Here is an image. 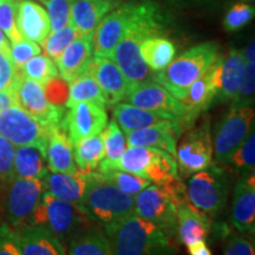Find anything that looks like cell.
Here are the masks:
<instances>
[{
    "instance_id": "cell-41",
    "label": "cell",
    "mask_w": 255,
    "mask_h": 255,
    "mask_svg": "<svg viewBox=\"0 0 255 255\" xmlns=\"http://www.w3.org/2000/svg\"><path fill=\"white\" fill-rule=\"evenodd\" d=\"M18 2L19 0H0V28L11 44L24 39L17 27Z\"/></svg>"
},
{
    "instance_id": "cell-50",
    "label": "cell",
    "mask_w": 255,
    "mask_h": 255,
    "mask_svg": "<svg viewBox=\"0 0 255 255\" xmlns=\"http://www.w3.org/2000/svg\"><path fill=\"white\" fill-rule=\"evenodd\" d=\"M225 255H255L254 245L244 237H234L229 238L225 248Z\"/></svg>"
},
{
    "instance_id": "cell-11",
    "label": "cell",
    "mask_w": 255,
    "mask_h": 255,
    "mask_svg": "<svg viewBox=\"0 0 255 255\" xmlns=\"http://www.w3.org/2000/svg\"><path fill=\"white\" fill-rule=\"evenodd\" d=\"M175 157L181 173L186 176L205 170L213 164V139L208 119L181 138Z\"/></svg>"
},
{
    "instance_id": "cell-37",
    "label": "cell",
    "mask_w": 255,
    "mask_h": 255,
    "mask_svg": "<svg viewBox=\"0 0 255 255\" xmlns=\"http://www.w3.org/2000/svg\"><path fill=\"white\" fill-rule=\"evenodd\" d=\"M156 148L148 146H128L115 169L144 178V173Z\"/></svg>"
},
{
    "instance_id": "cell-25",
    "label": "cell",
    "mask_w": 255,
    "mask_h": 255,
    "mask_svg": "<svg viewBox=\"0 0 255 255\" xmlns=\"http://www.w3.org/2000/svg\"><path fill=\"white\" fill-rule=\"evenodd\" d=\"M44 181L47 193L57 199L78 206L87 189L88 175L84 170H77L73 174L49 173Z\"/></svg>"
},
{
    "instance_id": "cell-30",
    "label": "cell",
    "mask_w": 255,
    "mask_h": 255,
    "mask_svg": "<svg viewBox=\"0 0 255 255\" xmlns=\"http://www.w3.org/2000/svg\"><path fill=\"white\" fill-rule=\"evenodd\" d=\"M66 255H113L107 234L98 228L83 229L65 248Z\"/></svg>"
},
{
    "instance_id": "cell-23",
    "label": "cell",
    "mask_w": 255,
    "mask_h": 255,
    "mask_svg": "<svg viewBox=\"0 0 255 255\" xmlns=\"http://www.w3.org/2000/svg\"><path fill=\"white\" fill-rule=\"evenodd\" d=\"M15 232L23 255H66L62 242L44 226L26 225Z\"/></svg>"
},
{
    "instance_id": "cell-26",
    "label": "cell",
    "mask_w": 255,
    "mask_h": 255,
    "mask_svg": "<svg viewBox=\"0 0 255 255\" xmlns=\"http://www.w3.org/2000/svg\"><path fill=\"white\" fill-rule=\"evenodd\" d=\"M46 164L51 173L73 174L78 170L73 159V144L62 128L51 132L46 146Z\"/></svg>"
},
{
    "instance_id": "cell-52",
    "label": "cell",
    "mask_w": 255,
    "mask_h": 255,
    "mask_svg": "<svg viewBox=\"0 0 255 255\" xmlns=\"http://www.w3.org/2000/svg\"><path fill=\"white\" fill-rule=\"evenodd\" d=\"M189 255H213L209 247L207 246L206 242H199V244L193 245V246L187 247Z\"/></svg>"
},
{
    "instance_id": "cell-18",
    "label": "cell",
    "mask_w": 255,
    "mask_h": 255,
    "mask_svg": "<svg viewBox=\"0 0 255 255\" xmlns=\"http://www.w3.org/2000/svg\"><path fill=\"white\" fill-rule=\"evenodd\" d=\"M183 131L177 123L173 121L163 120L154 126L142 128L126 133L128 146H148L159 150L167 151L168 154L176 155L177 138Z\"/></svg>"
},
{
    "instance_id": "cell-43",
    "label": "cell",
    "mask_w": 255,
    "mask_h": 255,
    "mask_svg": "<svg viewBox=\"0 0 255 255\" xmlns=\"http://www.w3.org/2000/svg\"><path fill=\"white\" fill-rule=\"evenodd\" d=\"M255 14L254 6L246 2H238L229 8L223 18L222 25L225 31L237 32L253 20Z\"/></svg>"
},
{
    "instance_id": "cell-1",
    "label": "cell",
    "mask_w": 255,
    "mask_h": 255,
    "mask_svg": "<svg viewBox=\"0 0 255 255\" xmlns=\"http://www.w3.org/2000/svg\"><path fill=\"white\" fill-rule=\"evenodd\" d=\"M164 23L165 18L157 4L149 0L133 2L127 30L111 56L130 82L139 83L148 78L149 68L141 56V44L150 34L159 33Z\"/></svg>"
},
{
    "instance_id": "cell-36",
    "label": "cell",
    "mask_w": 255,
    "mask_h": 255,
    "mask_svg": "<svg viewBox=\"0 0 255 255\" xmlns=\"http://www.w3.org/2000/svg\"><path fill=\"white\" fill-rule=\"evenodd\" d=\"M88 174L92 177L102 178V180L109 181L117 186L124 193L129 195L136 196L139 191L148 187L151 182L146 178H143L137 175L126 173V171L117 170V169H107V170H92L88 171Z\"/></svg>"
},
{
    "instance_id": "cell-5",
    "label": "cell",
    "mask_w": 255,
    "mask_h": 255,
    "mask_svg": "<svg viewBox=\"0 0 255 255\" xmlns=\"http://www.w3.org/2000/svg\"><path fill=\"white\" fill-rule=\"evenodd\" d=\"M85 220L89 219L78 206L57 199L45 191L27 225L44 226L65 247L76 234L83 231Z\"/></svg>"
},
{
    "instance_id": "cell-28",
    "label": "cell",
    "mask_w": 255,
    "mask_h": 255,
    "mask_svg": "<svg viewBox=\"0 0 255 255\" xmlns=\"http://www.w3.org/2000/svg\"><path fill=\"white\" fill-rule=\"evenodd\" d=\"M47 174L49 168L43 151L30 145L15 146L14 177L44 180Z\"/></svg>"
},
{
    "instance_id": "cell-4",
    "label": "cell",
    "mask_w": 255,
    "mask_h": 255,
    "mask_svg": "<svg viewBox=\"0 0 255 255\" xmlns=\"http://www.w3.org/2000/svg\"><path fill=\"white\" fill-rule=\"evenodd\" d=\"M218 57V44L213 41L199 44L173 59L167 68L156 73L154 82L181 101L190 85L213 65Z\"/></svg>"
},
{
    "instance_id": "cell-39",
    "label": "cell",
    "mask_w": 255,
    "mask_h": 255,
    "mask_svg": "<svg viewBox=\"0 0 255 255\" xmlns=\"http://www.w3.org/2000/svg\"><path fill=\"white\" fill-rule=\"evenodd\" d=\"M20 73L28 79L44 85L51 79L58 77V69L53 60L46 55H37L32 57L20 69Z\"/></svg>"
},
{
    "instance_id": "cell-2",
    "label": "cell",
    "mask_w": 255,
    "mask_h": 255,
    "mask_svg": "<svg viewBox=\"0 0 255 255\" xmlns=\"http://www.w3.org/2000/svg\"><path fill=\"white\" fill-rule=\"evenodd\" d=\"M113 255H173L174 235L136 213L105 229Z\"/></svg>"
},
{
    "instance_id": "cell-35",
    "label": "cell",
    "mask_w": 255,
    "mask_h": 255,
    "mask_svg": "<svg viewBox=\"0 0 255 255\" xmlns=\"http://www.w3.org/2000/svg\"><path fill=\"white\" fill-rule=\"evenodd\" d=\"M101 133L103 137L105 156L98 167H100V170L115 169L120 158L122 157L124 150H126V137H124V133L121 130L119 124L114 120L108 122L105 129Z\"/></svg>"
},
{
    "instance_id": "cell-10",
    "label": "cell",
    "mask_w": 255,
    "mask_h": 255,
    "mask_svg": "<svg viewBox=\"0 0 255 255\" xmlns=\"http://www.w3.org/2000/svg\"><path fill=\"white\" fill-rule=\"evenodd\" d=\"M45 191L46 184L44 180L14 177L8 183L5 202L8 225L13 229L26 226Z\"/></svg>"
},
{
    "instance_id": "cell-12",
    "label": "cell",
    "mask_w": 255,
    "mask_h": 255,
    "mask_svg": "<svg viewBox=\"0 0 255 255\" xmlns=\"http://www.w3.org/2000/svg\"><path fill=\"white\" fill-rule=\"evenodd\" d=\"M176 206L174 196L156 184H149L135 197L136 214L154 222L174 237L177 228Z\"/></svg>"
},
{
    "instance_id": "cell-32",
    "label": "cell",
    "mask_w": 255,
    "mask_h": 255,
    "mask_svg": "<svg viewBox=\"0 0 255 255\" xmlns=\"http://www.w3.org/2000/svg\"><path fill=\"white\" fill-rule=\"evenodd\" d=\"M144 178L159 187H165L180 180L177 163L175 162L174 156L168 154L167 151L155 149L150 162L146 167Z\"/></svg>"
},
{
    "instance_id": "cell-22",
    "label": "cell",
    "mask_w": 255,
    "mask_h": 255,
    "mask_svg": "<svg viewBox=\"0 0 255 255\" xmlns=\"http://www.w3.org/2000/svg\"><path fill=\"white\" fill-rule=\"evenodd\" d=\"M17 27L24 39L41 45L51 32L46 11L33 0H19L17 7Z\"/></svg>"
},
{
    "instance_id": "cell-14",
    "label": "cell",
    "mask_w": 255,
    "mask_h": 255,
    "mask_svg": "<svg viewBox=\"0 0 255 255\" xmlns=\"http://www.w3.org/2000/svg\"><path fill=\"white\" fill-rule=\"evenodd\" d=\"M107 124V108L91 102H82L69 108L62 121V129L72 144H76L83 138L101 133Z\"/></svg>"
},
{
    "instance_id": "cell-34",
    "label": "cell",
    "mask_w": 255,
    "mask_h": 255,
    "mask_svg": "<svg viewBox=\"0 0 255 255\" xmlns=\"http://www.w3.org/2000/svg\"><path fill=\"white\" fill-rule=\"evenodd\" d=\"M73 159L79 170L92 171L104 159V144L102 133L83 138L76 143Z\"/></svg>"
},
{
    "instance_id": "cell-48",
    "label": "cell",
    "mask_w": 255,
    "mask_h": 255,
    "mask_svg": "<svg viewBox=\"0 0 255 255\" xmlns=\"http://www.w3.org/2000/svg\"><path fill=\"white\" fill-rule=\"evenodd\" d=\"M0 255H23L17 232L8 223H0Z\"/></svg>"
},
{
    "instance_id": "cell-45",
    "label": "cell",
    "mask_w": 255,
    "mask_h": 255,
    "mask_svg": "<svg viewBox=\"0 0 255 255\" xmlns=\"http://www.w3.org/2000/svg\"><path fill=\"white\" fill-rule=\"evenodd\" d=\"M254 91H255V63L245 64L237 97L232 101V103L238 104V105H253Z\"/></svg>"
},
{
    "instance_id": "cell-24",
    "label": "cell",
    "mask_w": 255,
    "mask_h": 255,
    "mask_svg": "<svg viewBox=\"0 0 255 255\" xmlns=\"http://www.w3.org/2000/svg\"><path fill=\"white\" fill-rule=\"evenodd\" d=\"M119 2L120 0H75L70 24L78 34H94L100 21L117 7Z\"/></svg>"
},
{
    "instance_id": "cell-47",
    "label": "cell",
    "mask_w": 255,
    "mask_h": 255,
    "mask_svg": "<svg viewBox=\"0 0 255 255\" xmlns=\"http://www.w3.org/2000/svg\"><path fill=\"white\" fill-rule=\"evenodd\" d=\"M21 73L14 66L13 62L0 52V91L17 87Z\"/></svg>"
},
{
    "instance_id": "cell-21",
    "label": "cell",
    "mask_w": 255,
    "mask_h": 255,
    "mask_svg": "<svg viewBox=\"0 0 255 255\" xmlns=\"http://www.w3.org/2000/svg\"><path fill=\"white\" fill-rule=\"evenodd\" d=\"M94 34H79L56 59L58 73L64 81L70 83L87 70L94 55Z\"/></svg>"
},
{
    "instance_id": "cell-16",
    "label": "cell",
    "mask_w": 255,
    "mask_h": 255,
    "mask_svg": "<svg viewBox=\"0 0 255 255\" xmlns=\"http://www.w3.org/2000/svg\"><path fill=\"white\" fill-rule=\"evenodd\" d=\"M84 73L91 76L103 91L108 107L122 102L133 85L123 75L116 63L107 57L92 56Z\"/></svg>"
},
{
    "instance_id": "cell-6",
    "label": "cell",
    "mask_w": 255,
    "mask_h": 255,
    "mask_svg": "<svg viewBox=\"0 0 255 255\" xmlns=\"http://www.w3.org/2000/svg\"><path fill=\"white\" fill-rule=\"evenodd\" d=\"M186 191L188 200L195 208L208 216H218L227 203L228 175L221 165L212 164L191 175Z\"/></svg>"
},
{
    "instance_id": "cell-33",
    "label": "cell",
    "mask_w": 255,
    "mask_h": 255,
    "mask_svg": "<svg viewBox=\"0 0 255 255\" xmlns=\"http://www.w3.org/2000/svg\"><path fill=\"white\" fill-rule=\"evenodd\" d=\"M82 102H91V103L108 108L103 91L98 87L95 79L87 73H82L81 76L69 83V95L65 107L69 109L72 105L82 103Z\"/></svg>"
},
{
    "instance_id": "cell-27",
    "label": "cell",
    "mask_w": 255,
    "mask_h": 255,
    "mask_svg": "<svg viewBox=\"0 0 255 255\" xmlns=\"http://www.w3.org/2000/svg\"><path fill=\"white\" fill-rule=\"evenodd\" d=\"M245 60L240 51L232 49L221 60L219 73V91L216 101L229 102L237 97Z\"/></svg>"
},
{
    "instance_id": "cell-17",
    "label": "cell",
    "mask_w": 255,
    "mask_h": 255,
    "mask_svg": "<svg viewBox=\"0 0 255 255\" xmlns=\"http://www.w3.org/2000/svg\"><path fill=\"white\" fill-rule=\"evenodd\" d=\"M221 60L222 57H218L213 65L190 85L186 96L181 100L189 127L193 126L200 114L208 109L216 100Z\"/></svg>"
},
{
    "instance_id": "cell-42",
    "label": "cell",
    "mask_w": 255,
    "mask_h": 255,
    "mask_svg": "<svg viewBox=\"0 0 255 255\" xmlns=\"http://www.w3.org/2000/svg\"><path fill=\"white\" fill-rule=\"evenodd\" d=\"M75 0H45L43 2L50 20L51 32L68 26L71 21V11Z\"/></svg>"
},
{
    "instance_id": "cell-49",
    "label": "cell",
    "mask_w": 255,
    "mask_h": 255,
    "mask_svg": "<svg viewBox=\"0 0 255 255\" xmlns=\"http://www.w3.org/2000/svg\"><path fill=\"white\" fill-rule=\"evenodd\" d=\"M66 81H64L62 77H56L47 82L46 84L43 85L44 92H45L46 98L51 103L62 107L63 104L66 103L69 95V87L66 84Z\"/></svg>"
},
{
    "instance_id": "cell-20",
    "label": "cell",
    "mask_w": 255,
    "mask_h": 255,
    "mask_svg": "<svg viewBox=\"0 0 255 255\" xmlns=\"http://www.w3.org/2000/svg\"><path fill=\"white\" fill-rule=\"evenodd\" d=\"M176 220V232L181 244L190 247L199 242H206L212 229V222L208 215L191 205L188 197L177 203Z\"/></svg>"
},
{
    "instance_id": "cell-44",
    "label": "cell",
    "mask_w": 255,
    "mask_h": 255,
    "mask_svg": "<svg viewBox=\"0 0 255 255\" xmlns=\"http://www.w3.org/2000/svg\"><path fill=\"white\" fill-rule=\"evenodd\" d=\"M15 146L0 135V186H8L14 178Z\"/></svg>"
},
{
    "instance_id": "cell-9",
    "label": "cell",
    "mask_w": 255,
    "mask_h": 255,
    "mask_svg": "<svg viewBox=\"0 0 255 255\" xmlns=\"http://www.w3.org/2000/svg\"><path fill=\"white\" fill-rule=\"evenodd\" d=\"M53 130L37 122L19 105L0 111V135L14 146H34L46 156L47 142Z\"/></svg>"
},
{
    "instance_id": "cell-56",
    "label": "cell",
    "mask_w": 255,
    "mask_h": 255,
    "mask_svg": "<svg viewBox=\"0 0 255 255\" xmlns=\"http://www.w3.org/2000/svg\"><path fill=\"white\" fill-rule=\"evenodd\" d=\"M40 1H41V2H44V1H45V0H40Z\"/></svg>"
},
{
    "instance_id": "cell-7",
    "label": "cell",
    "mask_w": 255,
    "mask_h": 255,
    "mask_svg": "<svg viewBox=\"0 0 255 255\" xmlns=\"http://www.w3.org/2000/svg\"><path fill=\"white\" fill-rule=\"evenodd\" d=\"M254 129L253 105L233 104L216 124L213 139V152L218 165H225L233 151Z\"/></svg>"
},
{
    "instance_id": "cell-38",
    "label": "cell",
    "mask_w": 255,
    "mask_h": 255,
    "mask_svg": "<svg viewBox=\"0 0 255 255\" xmlns=\"http://www.w3.org/2000/svg\"><path fill=\"white\" fill-rule=\"evenodd\" d=\"M225 165H229L239 173L248 175L254 173L255 167V133L254 129L245 141L232 152Z\"/></svg>"
},
{
    "instance_id": "cell-55",
    "label": "cell",
    "mask_w": 255,
    "mask_h": 255,
    "mask_svg": "<svg viewBox=\"0 0 255 255\" xmlns=\"http://www.w3.org/2000/svg\"><path fill=\"white\" fill-rule=\"evenodd\" d=\"M244 2H254L255 0H242Z\"/></svg>"
},
{
    "instance_id": "cell-19",
    "label": "cell",
    "mask_w": 255,
    "mask_h": 255,
    "mask_svg": "<svg viewBox=\"0 0 255 255\" xmlns=\"http://www.w3.org/2000/svg\"><path fill=\"white\" fill-rule=\"evenodd\" d=\"M231 220L242 234L255 232V174L244 175L233 193Z\"/></svg>"
},
{
    "instance_id": "cell-46",
    "label": "cell",
    "mask_w": 255,
    "mask_h": 255,
    "mask_svg": "<svg viewBox=\"0 0 255 255\" xmlns=\"http://www.w3.org/2000/svg\"><path fill=\"white\" fill-rule=\"evenodd\" d=\"M41 52L40 46L34 41L21 39L18 43L11 44V60L18 70L23 68V65L32 57L39 55Z\"/></svg>"
},
{
    "instance_id": "cell-29",
    "label": "cell",
    "mask_w": 255,
    "mask_h": 255,
    "mask_svg": "<svg viewBox=\"0 0 255 255\" xmlns=\"http://www.w3.org/2000/svg\"><path fill=\"white\" fill-rule=\"evenodd\" d=\"M176 55L175 44L159 33L150 34L142 41L141 56L146 66L152 71H162L173 62Z\"/></svg>"
},
{
    "instance_id": "cell-15",
    "label": "cell",
    "mask_w": 255,
    "mask_h": 255,
    "mask_svg": "<svg viewBox=\"0 0 255 255\" xmlns=\"http://www.w3.org/2000/svg\"><path fill=\"white\" fill-rule=\"evenodd\" d=\"M133 11V2L117 6L100 21L92 36L94 56L111 58L122 39Z\"/></svg>"
},
{
    "instance_id": "cell-8",
    "label": "cell",
    "mask_w": 255,
    "mask_h": 255,
    "mask_svg": "<svg viewBox=\"0 0 255 255\" xmlns=\"http://www.w3.org/2000/svg\"><path fill=\"white\" fill-rule=\"evenodd\" d=\"M123 102L154 113L162 119L173 121L182 131L190 128L181 101L156 82L133 83Z\"/></svg>"
},
{
    "instance_id": "cell-3",
    "label": "cell",
    "mask_w": 255,
    "mask_h": 255,
    "mask_svg": "<svg viewBox=\"0 0 255 255\" xmlns=\"http://www.w3.org/2000/svg\"><path fill=\"white\" fill-rule=\"evenodd\" d=\"M84 196L78 208L89 220L108 229L135 213V196L129 195L109 181L88 174Z\"/></svg>"
},
{
    "instance_id": "cell-54",
    "label": "cell",
    "mask_w": 255,
    "mask_h": 255,
    "mask_svg": "<svg viewBox=\"0 0 255 255\" xmlns=\"http://www.w3.org/2000/svg\"><path fill=\"white\" fill-rule=\"evenodd\" d=\"M0 52H2L7 58L11 59V44L1 28H0Z\"/></svg>"
},
{
    "instance_id": "cell-40",
    "label": "cell",
    "mask_w": 255,
    "mask_h": 255,
    "mask_svg": "<svg viewBox=\"0 0 255 255\" xmlns=\"http://www.w3.org/2000/svg\"><path fill=\"white\" fill-rule=\"evenodd\" d=\"M79 36L76 28L71 24L68 26L60 28L58 31L50 32L49 36L43 41L41 46L45 51L46 56L50 57L51 59L56 60L62 55L64 50L68 47L73 40Z\"/></svg>"
},
{
    "instance_id": "cell-31",
    "label": "cell",
    "mask_w": 255,
    "mask_h": 255,
    "mask_svg": "<svg viewBox=\"0 0 255 255\" xmlns=\"http://www.w3.org/2000/svg\"><path fill=\"white\" fill-rule=\"evenodd\" d=\"M113 120L119 124L124 133H128L133 130L154 126L165 119L132 104L120 102L113 105Z\"/></svg>"
},
{
    "instance_id": "cell-51",
    "label": "cell",
    "mask_w": 255,
    "mask_h": 255,
    "mask_svg": "<svg viewBox=\"0 0 255 255\" xmlns=\"http://www.w3.org/2000/svg\"><path fill=\"white\" fill-rule=\"evenodd\" d=\"M242 57H244L245 64H252L255 63V40L252 39L250 43L247 44V46L245 47Z\"/></svg>"
},
{
    "instance_id": "cell-53",
    "label": "cell",
    "mask_w": 255,
    "mask_h": 255,
    "mask_svg": "<svg viewBox=\"0 0 255 255\" xmlns=\"http://www.w3.org/2000/svg\"><path fill=\"white\" fill-rule=\"evenodd\" d=\"M169 4L177 6H190V5H205L216 0H165Z\"/></svg>"
},
{
    "instance_id": "cell-13",
    "label": "cell",
    "mask_w": 255,
    "mask_h": 255,
    "mask_svg": "<svg viewBox=\"0 0 255 255\" xmlns=\"http://www.w3.org/2000/svg\"><path fill=\"white\" fill-rule=\"evenodd\" d=\"M15 91L19 107L31 115L37 122L51 129L62 128L65 109L64 107H57L47 100L43 85L21 75Z\"/></svg>"
}]
</instances>
